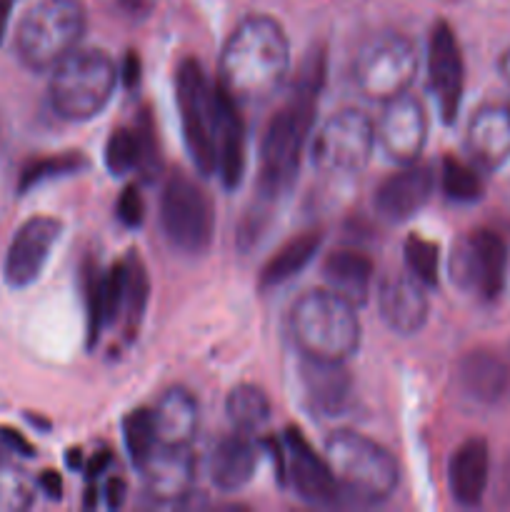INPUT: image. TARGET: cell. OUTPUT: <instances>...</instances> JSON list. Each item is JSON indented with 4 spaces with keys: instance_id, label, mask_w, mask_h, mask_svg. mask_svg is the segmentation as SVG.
<instances>
[{
    "instance_id": "obj_1",
    "label": "cell",
    "mask_w": 510,
    "mask_h": 512,
    "mask_svg": "<svg viewBox=\"0 0 510 512\" xmlns=\"http://www.w3.org/2000/svg\"><path fill=\"white\" fill-rule=\"evenodd\" d=\"M325 73H328V53L323 45H315L300 60L290 98L270 118L263 140H260V198H278L298 175L300 158H303L310 133H313Z\"/></svg>"
},
{
    "instance_id": "obj_2",
    "label": "cell",
    "mask_w": 510,
    "mask_h": 512,
    "mask_svg": "<svg viewBox=\"0 0 510 512\" xmlns=\"http://www.w3.org/2000/svg\"><path fill=\"white\" fill-rule=\"evenodd\" d=\"M290 73V43L270 15H248L228 35L218 60V83L235 103H263Z\"/></svg>"
},
{
    "instance_id": "obj_3",
    "label": "cell",
    "mask_w": 510,
    "mask_h": 512,
    "mask_svg": "<svg viewBox=\"0 0 510 512\" xmlns=\"http://www.w3.org/2000/svg\"><path fill=\"white\" fill-rule=\"evenodd\" d=\"M290 335L300 355L345 363L360 348L355 305L335 290H308L290 308Z\"/></svg>"
},
{
    "instance_id": "obj_4",
    "label": "cell",
    "mask_w": 510,
    "mask_h": 512,
    "mask_svg": "<svg viewBox=\"0 0 510 512\" xmlns=\"http://www.w3.org/2000/svg\"><path fill=\"white\" fill-rule=\"evenodd\" d=\"M325 460L343 498L355 505L383 503L398 488V463L375 440L353 430H338L325 440Z\"/></svg>"
},
{
    "instance_id": "obj_5",
    "label": "cell",
    "mask_w": 510,
    "mask_h": 512,
    "mask_svg": "<svg viewBox=\"0 0 510 512\" xmlns=\"http://www.w3.org/2000/svg\"><path fill=\"white\" fill-rule=\"evenodd\" d=\"M118 80L120 70L105 50H73L50 70V108L68 123L98 118L113 98Z\"/></svg>"
},
{
    "instance_id": "obj_6",
    "label": "cell",
    "mask_w": 510,
    "mask_h": 512,
    "mask_svg": "<svg viewBox=\"0 0 510 512\" xmlns=\"http://www.w3.org/2000/svg\"><path fill=\"white\" fill-rule=\"evenodd\" d=\"M85 28L83 0H38L15 30V53L28 70L45 73L78 50Z\"/></svg>"
},
{
    "instance_id": "obj_7",
    "label": "cell",
    "mask_w": 510,
    "mask_h": 512,
    "mask_svg": "<svg viewBox=\"0 0 510 512\" xmlns=\"http://www.w3.org/2000/svg\"><path fill=\"white\" fill-rule=\"evenodd\" d=\"M175 100H178L183 140L190 160L195 170L208 178L218 168V155H215L218 85L205 78L203 65L195 58H183L175 70Z\"/></svg>"
},
{
    "instance_id": "obj_8",
    "label": "cell",
    "mask_w": 510,
    "mask_h": 512,
    "mask_svg": "<svg viewBox=\"0 0 510 512\" xmlns=\"http://www.w3.org/2000/svg\"><path fill=\"white\" fill-rule=\"evenodd\" d=\"M420 58L415 43L398 30L365 40L353 60V83L373 103H388L408 93L418 75Z\"/></svg>"
},
{
    "instance_id": "obj_9",
    "label": "cell",
    "mask_w": 510,
    "mask_h": 512,
    "mask_svg": "<svg viewBox=\"0 0 510 512\" xmlns=\"http://www.w3.org/2000/svg\"><path fill=\"white\" fill-rule=\"evenodd\" d=\"M160 228L165 240L185 255H203L213 243V203L208 193L180 170L168 175L160 193Z\"/></svg>"
},
{
    "instance_id": "obj_10",
    "label": "cell",
    "mask_w": 510,
    "mask_h": 512,
    "mask_svg": "<svg viewBox=\"0 0 510 512\" xmlns=\"http://www.w3.org/2000/svg\"><path fill=\"white\" fill-rule=\"evenodd\" d=\"M375 145L373 120L360 110L345 108L320 125L310 145V158L320 173L355 178L368 168Z\"/></svg>"
},
{
    "instance_id": "obj_11",
    "label": "cell",
    "mask_w": 510,
    "mask_h": 512,
    "mask_svg": "<svg viewBox=\"0 0 510 512\" xmlns=\"http://www.w3.org/2000/svg\"><path fill=\"white\" fill-rule=\"evenodd\" d=\"M505 268H508L505 240L485 228L463 235L450 255V275L455 283L483 300H495L503 293Z\"/></svg>"
},
{
    "instance_id": "obj_12",
    "label": "cell",
    "mask_w": 510,
    "mask_h": 512,
    "mask_svg": "<svg viewBox=\"0 0 510 512\" xmlns=\"http://www.w3.org/2000/svg\"><path fill=\"white\" fill-rule=\"evenodd\" d=\"M375 143L393 163H415L428 143V113L423 100L403 93L383 103V113L375 123Z\"/></svg>"
},
{
    "instance_id": "obj_13",
    "label": "cell",
    "mask_w": 510,
    "mask_h": 512,
    "mask_svg": "<svg viewBox=\"0 0 510 512\" xmlns=\"http://www.w3.org/2000/svg\"><path fill=\"white\" fill-rule=\"evenodd\" d=\"M60 235H63V223L53 215H35L25 220L5 253V283L15 290L33 285L43 275Z\"/></svg>"
},
{
    "instance_id": "obj_14",
    "label": "cell",
    "mask_w": 510,
    "mask_h": 512,
    "mask_svg": "<svg viewBox=\"0 0 510 512\" xmlns=\"http://www.w3.org/2000/svg\"><path fill=\"white\" fill-rule=\"evenodd\" d=\"M428 78L438 100L440 118L445 125H453L463 103L465 65L458 38L448 20H435L428 40Z\"/></svg>"
},
{
    "instance_id": "obj_15",
    "label": "cell",
    "mask_w": 510,
    "mask_h": 512,
    "mask_svg": "<svg viewBox=\"0 0 510 512\" xmlns=\"http://www.w3.org/2000/svg\"><path fill=\"white\" fill-rule=\"evenodd\" d=\"M285 478L290 480L293 490L298 493L300 500L310 505H338L343 500L335 480L333 470H330L325 455L315 453L313 445L305 440V435L298 428L285 430Z\"/></svg>"
},
{
    "instance_id": "obj_16",
    "label": "cell",
    "mask_w": 510,
    "mask_h": 512,
    "mask_svg": "<svg viewBox=\"0 0 510 512\" xmlns=\"http://www.w3.org/2000/svg\"><path fill=\"white\" fill-rule=\"evenodd\" d=\"M145 498L155 505H183L193 495L195 458L190 445H158L140 465Z\"/></svg>"
},
{
    "instance_id": "obj_17",
    "label": "cell",
    "mask_w": 510,
    "mask_h": 512,
    "mask_svg": "<svg viewBox=\"0 0 510 512\" xmlns=\"http://www.w3.org/2000/svg\"><path fill=\"white\" fill-rule=\"evenodd\" d=\"M425 285L410 270L388 273L378 280L375 298L383 323L398 335H415L428 323L430 303Z\"/></svg>"
},
{
    "instance_id": "obj_18",
    "label": "cell",
    "mask_w": 510,
    "mask_h": 512,
    "mask_svg": "<svg viewBox=\"0 0 510 512\" xmlns=\"http://www.w3.org/2000/svg\"><path fill=\"white\" fill-rule=\"evenodd\" d=\"M433 170L425 163L400 165V170L390 173L383 183L378 185L373 195V205L378 215L388 223H405L415 213L425 208V203L433 195Z\"/></svg>"
},
{
    "instance_id": "obj_19",
    "label": "cell",
    "mask_w": 510,
    "mask_h": 512,
    "mask_svg": "<svg viewBox=\"0 0 510 512\" xmlns=\"http://www.w3.org/2000/svg\"><path fill=\"white\" fill-rule=\"evenodd\" d=\"M300 388H303L305 405L313 410V415L335 418L348 408L353 378H350L345 363L315 360L303 355V360H300Z\"/></svg>"
},
{
    "instance_id": "obj_20",
    "label": "cell",
    "mask_w": 510,
    "mask_h": 512,
    "mask_svg": "<svg viewBox=\"0 0 510 512\" xmlns=\"http://www.w3.org/2000/svg\"><path fill=\"white\" fill-rule=\"evenodd\" d=\"M468 150L483 170H498L510 160V108L488 103L468 123Z\"/></svg>"
},
{
    "instance_id": "obj_21",
    "label": "cell",
    "mask_w": 510,
    "mask_h": 512,
    "mask_svg": "<svg viewBox=\"0 0 510 512\" xmlns=\"http://www.w3.org/2000/svg\"><path fill=\"white\" fill-rule=\"evenodd\" d=\"M458 385L480 405H498L510 393V360L493 350H470L458 363Z\"/></svg>"
},
{
    "instance_id": "obj_22",
    "label": "cell",
    "mask_w": 510,
    "mask_h": 512,
    "mask_svg": "<svg viewBox=\"0 0 510 512\" xmlns=\"http://www.w3.org/2000/svg\"><path fill=\"white\" fill-rule=\"evenodd\" d=\"M218 85V125H215V155H218V173L223 188L235 190L245 173V123L238 103Z\"/></svg>"
},
{
    "instance_id": "obj_23",
    "label": "cell",
    "mask_w": 510,
    "mask_h": 512,
    "mask_svg": "<svg viewBox=\"0 0 510 512\" xmlns=\"http://www.w3.org/2000/svg\"><path fill=\"white\" fill-rule=\"evenodd\" d=\"M490 478V450L483 438H468L450 458L448 480L453 500L463 508H478L483 503Z\"/></svg>"
},
{
    "instance_id": "obj_24",
    "label": "cell",
    "mask_w": 510,
    "mask_h": 512,
    "mask_svg": "<svg viewBox=\"0 0 510 512\" xmlns=\"http://www.w3.org/2000/svg\"><path fill=\"white\" fill-rule=\"evenodd\" d=\"M258 465V450L248 433L238 430L215 443L210 453V480L218 490L235 493L253 480Z\"/></svg>"
},
{
    "instance_id": "obj_25",
    "label": "cell",
    "mask_w": 510,
    "mask_h": 512,
    "mask_svg": "<svg viewBox=\"0 0 510 512\" xmlns=\"http://www.w3.org/2000/svg\"><path fill=\"white\" fill-rule=\"evenodd\" d=\"M153 413L158 445H190L198 433V400L185 388H170L160 395Z\"/></svg>"
},
{
    "instance_id": "obj_26",
    "label": "cell",
    "mask_w": 510,
    "mask_h": 512,
    "mask_svg": "<svg viewBox=\"0 0 510 512\" xmlns=\"http://www.w3.org/2000/svg\"><path fill=\"white\" fill-rule=\"evenodd\" d=\"M323 278L338 295L353 305H365L375 280V263L360 250H335L325 258Z\"/></svg>"
},
{
    "instance_id": "obj_27",
    "label": "cell",
    "mask_w": 510,
    "mask_h": 512,
    "mask_svg": "<svg viewBox=\"0 0 510 512\" xmlns=\"http://www.w3.org/2000/svg\"><path fill=\"white\" fill-rule=\"evenodd\" d=\"M323 245V233L320 230H305V233L290 238L268 263L260 270V288H278V285L288 283L290 278L300 273L303 268H308L310 260L315 258V253Z\"/></svg>"
},
{
    "instance_id": "obj_28",
    "label": "cell",
    "mask_w": 510,
    "mask_h": 512,
    "mask_svg": "<svg viewBox=\"0 0 510 512\" xmlns=\"http://www.w3.org/2000/svg\"><path fill=\"white\" fill-rule=\"evenodd\" d=\"M150 298V278L140 255L128 253L123 260V300H120V323L128 340L138 338L145 308Z\"/></svg>"
},
{
    "instance_id": "obj_29",
    "label": "cell",
    "mask_w": 510,
    "mask_h": 512,
    "mask_svg": "<svg viewBox=\"0 0 510 512\" xmlns=\"http://www.w3.org/2000/svg\"><path fill=\"white\" fill-rule=\"evenodd\" d=\"M225 413H228V420L235 430L255 433L270 420V398L258 385L240 383L228 393Z\"/></svg>"
},
{
    "instance_id": "obj_30",
    "label": "cell",
    "mask_w": 510,
    "mask_h": 512,
    "mask_svg": "<svg viewBox=\"0 0 510 512\" xmlns=\"http://www.w3.org/2000/svg\"><path fill=\"white\" fill-rule=\"evenodd\" d=\"M88 158L78 150H68V153L58 155H45V158H33L23 165L18 178V193L25 195L28 190H33L35 185H43L48 180L65 178V175L83 173L88 168Z\"/></svg>"
},
{
    "instance_id": "obj_31",
    "label": "cell",
    "mask_w": 510,
    "mask_h": 512,
    "mask_svg": "<svg viewBox=\"0 0 510 512\" xmlns=\"http://www.w3.org/2000/svg\"><path fill=\"white\" fill-rule=\"evenodd\" d=\"M440 185H443V193L455 203H475L483 198V180L478 170L455 155H445L440 160Z\"/></svg>"
},
{
    "instance_id": "obj_32",
    "label": "cell",
    "mask_w": 510,
    "mask_h": 512,
    "mask_svg": "<svg viewBox=\"0 0 510 512\" xmlns=\"http://www.w3.org/2000/svg\"><path fill=\"white\" fill-rule=\"evenodd\" d=\"M123 443L128 448L130 460L135 468L150 458L155 448H158V438H155V423L153 413L148 408H135L125 415L123 420Z\"/></svg>"
},
{
    "instance_id": "obj_33",
    "label": "cell",
    "mask_w": 510,
    "mask_h": 512,
    "mask_svg": "<svg viewBox=\"0 0 510 512\" xmlns=\"http://www.w3.org/2000/svg\"><path fill=\"white\" fill-rule=\"evenodd\" d=\"M405 268L425 285V288H435L440 280V250L438 245L430 240L420 238V235H408L405 240Z\"/></svg>"
},
{
    "instance_id": "obj_34",
    "label": "cell",
    "mask_w": 510,
    "mask_h": 512,
    "mask_svg": "<svg viewBox=\"0 0 510 512\" xmlns=\"http://www.w3.org/2000/svg\"><path fill=\"white\" fill-rule=\"evenodd\" d=\"M140 163L138 133L130 128H118L105 143V168L110 175H125Z\"/></svg>"
},
{
    "instance_id": "obj_35",
    "label": "cell",
    "mask_w": 510,
    "mask_h": 512,
    "mask_svg": "<svg viewBox=\"0 0 510 512\" xmlns=\"http://www.w3.org/2000/svg\"><path fill=\"white\" fill-rule=\"evenodd\" d=\"M83 295H85V310H88V345L93 348L95 340L105 330L103 325V280L105 273L98 268V263L88 260L83 263Z\"/></svg>"
},
{
    "instance_id": "obj_36",
    "label": "cell",
    "mask_w": 510,
    "mask_h": 512,
    "mask_svg": "<svg viewBox=\"0 0 510 512\" xmlns=\"http://www.w3.org/2000/svg\"><path fill=\"white\" fill-rule=\"evenodd\" d=\"M33 498V483L10 463H0V512L28 510Z\"/></svg>"
},
{
    "instance_id": "obj_37",
    "label": "cell",
    "mask_w": 510,
    "mask_h": 512,
    "mask_svg": "<svg viewBox=\"0 0 510 512\" xmlns=\"http://www.w3.org/2000/svg\"><path fill=\"white\" fill-rule=\"evenodd\" d=\"M135 133H138V140H140L138 168L143 170L145 180H153V175H158L160 170V155H158V148H155V128L153 123H150L148 115H143V123L135 128Z\"/></svg>"
},
{
    "instance_id": "obj_38",
    "label": "cell",
    "mask_w": 510,
    "mask_h": 512,
    "mask_svg": "<svg viewBox=\"0 0 510 512\" xmlns=\"http://www.w3.org/2000/svg\"><path fill=\"white\" fill-rule=\"evenodd\" d=\"M115 215H118V220L125 225V228H140V225H143L145 200L135 185H128V188H123V193L118 195Z\"/></svg>"
},
{
    "instance_id": "obj_39",
    "label": "cell",
    "mask_w": 510,
    "mask_h": 512,
    "mask_svg": "<svg viewBox=\"0 0 510 512\" xmlns=\"http://www.w3.org/2000/svg\"><path fill=\"white\" fill-rule=\"evenodd\" d=\"M120 83L128 90H133L135 85L140 83V55L135 50H128V55L123 58V65H120Z\"/></svg>"
},
{
    "instance_id": "obj_40",
    "label": "cell",
    "mask_w": 510,
    "mask_h": 512,
    "mask_svg": "<svg viewBox=\"0 0 510 512\" xmlns=\"http://www.w3.org/2000/svg\"><path fill=\"white\" fill-rule=\"evenodd\" d=\"M0 440H3V443L8 445L10 453H18V455H23V458H33V455H35L33 445H30L28 440H25L23 435L18 433V430L0 428Z\"/></svg>"
},
{
    "instance_id": "obj_41",
    "label": "cell",
    "mask_w": 510,
    "mask_h": 512,
    "mask_svg": "<svg viewBox=\"0 0 510 512\" xmlns=\"http://www.w3.org/2000/svg\"><path fill=\"white\" fill-rule=\"evenodd\" d=\"M125 495H128V485H125L123 478H110L108 485H105V500H108L110 510L123 508Z\"/></svg>"
},
{
    "instance_id": "obj_42",
    "label": "cell",
    "mask_w": 510,
    "mask_h": 512,
    "mask_svg": "<svg viewBox=\"0 0 510 512\" xmlns=\"http://www.w3.org/2000/svg\"><path fill=\"white\" fill-rule=\"evenodd\" d=\"M38 488L43 490L50 500L63 498V480H60V475L55 473V470H45V473H40Z\"/></svg>"
},
{
    "instance_id": "obj_43",
    "label": "cell",
    "mask_w": 510,
    "mask_h": 512,
    "mask_svg": "<svg viewBox=\"0 0 510 512\" xmlns=\"http://www.w3.org/2000/svg\"><path fill=\"white\" fill-rule=\"evenodd\" d=\"M18 0H0V43L5 40V33H8L10 15H13V8Z\"/></svg>"
},
{
    "instance_id": "obj_44",
    "label": "cell",
    "mask_w": 510,
    "mask_h": 512,
    "mask_svg": "<svg viewBox=\"0 0 510 512\" xmlns=\"http://www.w3.org/2000/svg\"><path fill=\"white\" fill-rule=\"evenodd\" d=\"M110 460H113V455H110L108 450H103V453L95 455V458L90 460V465H88V475H90V478H98V475L103 473L105 468H108Z\"/></svg>"
},
{
    "instance_id": "obj_45",
    "label": "cell",
    "mask_w": 510,
    "mask_h": 512,
    "mask_svg": "<svg viewBox=\"0 0 510 512\" xmlns=\"http://www.w3.org/2000/svg\"><path fill=\"white\" fill-rule=\"evenodd\" d=\"M65 460H68V468H80L83 465V455H80V450H68V455H65Z\"/></svg>"
},
{
    "instance_id": "obj_46",
    "label": "cell",
    "mask_w": 510,
    "mask_h": 512,
    "mask_svg": "<svg viewBox=\"0 0 510 512\" xmlns=\"http://www.w3.org/2000/svg\"><path fill=\"white\" fill-rule=\"evenodd\" d=\"M500 73H503V78L510 83V48L505 50L503 58H500Z\"/></svg>"
},
{
    "instance_id": "obj_47",
    "label": "cell",
    "mask_w": 510,
    "mask_h": 512,
    "mask_svg": "<svg viewBox=\"0 0 510 512\" xmlns=\"http://www.w3.org/2000/svg\"><path fill=\"white\" fill-rule=\"evenodd\" d=\"M8 455H10V448L0 440V463H8Z\"/></svg>"
}]
</instances>
